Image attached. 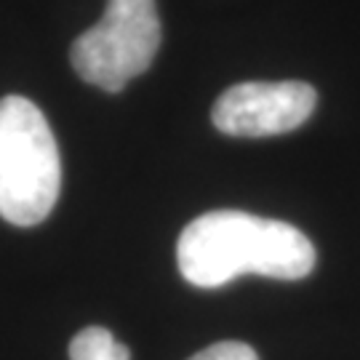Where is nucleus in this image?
Segmentation results:
<instances>
[{
  "label": "nucleus",
  "instance_id": "1",
  "mask_svg": "<svg viewBox=\"0 0 360 360\" xmlns=\"http://www.w3.org/2000/svg\"><path fill=\"white\" fill-rule=\"evenodd\" d=\"M176 262L184 281L198 288H219L240 275L302 281L315 267V245L288 221L208 211L179 235Z\"/></svg>",
  "mask_w": 360,
  "mask_h": 360
},
{
  "label": "nucleus",
  "instance_id": "2",
  "mask_svg": "<svg viewBox=\"0 0 360 360\" xmlns=\"http://www.w3.org/2000/svg\"><path fill=\"white\" fill-rule=\"evenodd\" d=\"M62 187V160L46 115L25 96L0 99V217L40 224Z\"/></svg>",
  "mask_w": 360,
  "mask_h": 360
},
{
  "label": "nucleus",
  "instance_id": "3",
  "mask_svg": "<svg viewBox=\"0 0 360 360\" xmlns=\"http://www.w3.org/2000/svg\"><path fill=\"white\" fill-rule=\"evenodd\" d=\"M160 49L155 0H107L102 22L72 43V67L91 86L120 91L150 70Z\"/></svg>",
  "mask_w": 360,
  "mask_h": 360
},
{
  "label": "nucleus",
  "instance_id": "4",
  "mask_svg": "<svg viewBox=\"0 0 360 360\" xmlns=\"http://www.w3.org/2000/svg\"><path fill=\"white\" fill-rule=\"evenodd\" d=\"M318 104V94L302 80H248L227 89L211 110V120L227 136H278L299 129Z\"/></svg>",
  "mask_w": 360,
  "mask_h": 360
},
{
  "label": "nucleus",
  "instance_id": "5",
  "mask_svg": "<svg viewBox=\"0 0 360 360\" xmlns=\"http://www.w3.org/2000/svg\"><path fill=\"white\" fill-rule=\"evenodd\" d=\"M70 360H131V352L107 328L89 326L70 342Z\"/></svg>",
  "mask_w": 360,
  "mask_h": 360
},
{
  "label": "nucleus",
  "instance_id": "6",
  "mask_svg": "<svg viewBox=\"0 0 360 360\" xmlns=\"http://www.w3.org/2000/svg\"><path fill=\"white\" fill-rule=\"evenodd\" d=\"M190 360H259V355L243 342H217Z\"/></svg>",
  "mask_w": 360,
  "mask_h": 360
}]
</instances>
